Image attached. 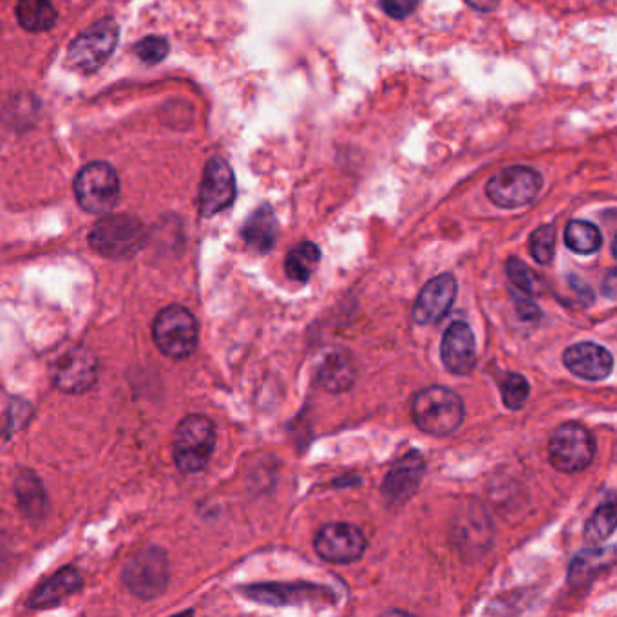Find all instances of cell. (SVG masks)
Returning <instances> with one entry per match:
<instances>
[{"label": "cell", "mask_w": 617, "mask_h": 617, "mask_svg": "<svg viewBox=\"0 0 617 617\" xmlns=\"http://www.w3.org/2000/svg\"><path fill=\"white\" fill-rule=\"evenodd\" d=\"M411 415L424 433L447 437L462 426L466 408L455 391L444 386H429L413 397Z\"/></svg>", "instance_id": "1"}, {"label": "cell", "mask_w": 617, "mask_h": 617, "mask_svg": "<svg viewBox=\"0 0 617 617\" xmlns=\"http://www.w3.org/2000/svg\"><path fill=\"white\" fill-rule=\"evenodd\" d=\"M216 447V428L212 420L203 415H189L183 418L172 442L174 462L181 473L194 475L209 464Z\"/></svg>", "instance_id": "2"}, {"label": "cell", "mask_w": 617, "mask_h": 617, "mask_svg": "<svg viewBox=\"0 0 617 617\" xmlns=\"http://www.w3.org/2000/svg\"><path fill=\"white\" fill-rule=\"evenodd\" d=\"M147 232L142 221L129 214L107 216L96 223L89 234V245L102 257L127 259L142 250Z\"/></svg>", "instance_id": "3"}, {"label": "cell", "mask_w": 617, "mask_h": 617, "mask_svg": "<svg viewBox=\"0 0 617 617\" xmlns=\"http://www.w3.org/2000/svg\"><path fill=\"white\" fill-rule=\"evenodd\" d=\"M158 350L171 359H187L198 348L200 328L190 310L180 304L163 308L152 324Z\"/></svg>", "instance_id": "4"}, {"label": "cell", "mask_w": 617, "mask_h": 617, "mask_svg": "<svg viewBox=\"0 0 617 617\" xmlns=\"http://www.w3.org/2000/svg\"><path fill=\"white\" fill-rule=\"evenodd\" d=\"M78 205L89 214H107L120 200V180L113 165L93 162L78 172L75 180Z\"/></svg>", "instance_id": "5"}, {"label": "cell", "mask_w": 617, "mask_h": 617, "mask_svg": "<svg viewBox=\"0 0 617 617\" xmlns=\"http://www.w3.org/2000/svg\"><path fill=\"white\" fill-rule=\"evenodd\" d=\"M594 455L596 440L585 426L567 422L552 433L549 458L561 473H580L592 464Z\"/></svg>", "instance_id": "6"}, {"label": "cell", "mask_w": 617, "mask_h": 617, "mask_svg": "<svg viewBox=\"0 0 617 617\" xmlns=\"http://www.w3.org/2000/svg\"><path fill=\"white\" fill-rule=\"evenodd\" d=\"M118 44V24L104 19L80 33L69 48L71 66L82 73H95L113 55Z\"/></svg>", "instance_id": "7"}, {"label": "cell", "mask_w": 617, "mask_h": 617, "mask_svg": "<svg viewBox=\"0 0 617 617\" xmlns=\"http://www.w3.org/2000/svg\"><path fill=\"white\" fill-rule=\"evenodd\" d=\"M542 185L540 172L516 165L491 178L487 183V196L502 209H518L529 205L540 194Z\"/></svg>", "instance_id": "8"}, {"label": "cell", "mask_w": 617, "mask_h": 617, "mask_svg": "<svg viewBox=\"0 0 617 617\" xmlns=\"http://www.w3.org/2000/svg\"><path fill=\"white\" fill-rule=\"evenodd\" d=\"M124 581L138 598L160 596L169 583V563L165 552L156 547L138 552L125 565Z\"/></svg>", "instance_id": "9"}, {"label": "cell", "mask_w": 617, "mask_h": 617, "mask_svg": "<svg viewBox=\"0 0 617 617\" xmlns=\"http://www.w3.org/2000/svg\"><path fill=\"white\" fill-rule=\"evenodd\" d=\"M314 547L328 563H353L366 551V536L350 523H328L317 532Z\"/></svg>", "instance_id": "10"}, {"label": "cell", "mask_w": 617, "mask_h": 617, "mask_svg": "<svg viewBox=\"0 0 617 617\" xmlns=\"http://www.w3.org/2000/svg\"><path fill=\"white\" fill-rule=\"evenodd\" d=\"M236 198V180L234 172L223 158H212L205 171L200 187V214L205 218L216 216L221 210L228 209Z\"/></svg>", "instance_id": "11"}, {"label": "cell", "mask_w": 617, "mask_h": 617, "mask_svg": "<svg viewBox=\"0 0 617 617\" xmlns=\"http://www.w3.org/2000/svg\"><path fill=\"white\" fill-rule=\"evenodd\" d=\"M98 379V361L86 348H73L60 355L53 366V382L58 390L78 395L91 390Z\"/></svg>", "instance_id": "12"}, {"label": "cell", "mask_w": 617, "mask_h": 617, "mask_svg": "<svg viewBox=\"0 0 617 617\" xmlns=\"http://www.w3.org/2000/svg\"><path fill=\"white\" fill-rule=\"evenodd\" d=\"M456 292L458 285L451 274H442L431 279L418 294L417 303L413 308L415 323L422 326L440 323L455 303Z\"/></svg>", "instance_id": "13"}, {"label": "cell", "mask_w": 617, "mask_h": 617, "mask_svg": "<svg viewBox=\"0 0 617 617\" xmlns=\"http://www.w3.org/2000/svg\"><path fill=\"white\" fill-rule=\"evenodd\" d=\"M426 475V462L418 451L402 456L382 482V496L390 504H404L417 493L418 485Z\"/></svg>", "instance_id": "14"}, {"label": "cell", "mask_w": 617, "mask_h": 617, "mask_svg": "<svg viewBox=\"0 0 617 617\" xmlns=\"http://www.w3.org/2000/svg\"><path fill=\"white\" fill-rule=\"evenodd\" d=\"M442 362L456 375H469L476 366L475 333L464 321H456L442 337Z\"/></svg>", "instance_id": "15"}, {"label": "cell", "mask_w": 617, "mask_h": 617, "mask_svg": "<svg viewBox=\"0 0 617 617\" xmlns=\"http://www.w3.org/2000/svg\"><path fill=\"white\" fill-rule=\"evenodd\" d=\"M563 364L580 379L603 380L614 370V357L596 342H578L565 350Z\"/></svg>", "instance_id": "16"}, {"label": "cell", "mask_w": 617, "mask_h": 617, "mask_svg": "<svg viewBox=\"0 0 617 617\" xmlns=\"http://www.w3.org/2000/svg\"><path fill=\"white\" fill-rule=\"evenodd\" d=\"M82 576L78 570L73 567L58 570L53 578H49L44 585H40L35 594L29 598V607L31 608H46L58 605L60 601L69 598L71 594H75L82 589Z\"/></svg>", "instance_id": "17"}, {"label": "cell", "mask_w": 617, "mask_h": 617, "mask_svg": "<svg viewBox=\"0 0 617 617\" xmlns=\"http://www.w3.org/2000/svg\"><path fill=\"white\" fill-rule=\"evenodd\" d=\"M355 379H357L355 362L344 352L326 355L321 368L317 371V382L321 384V388L332 393L350 390Z\"/></svg>", "instance_id": "18"}, {"label": "cell", "mask_w": 617, "mask_h": 617, "mask_svg": "<svg viewBox=\"0 0 617 617\" xmlns=\"http://www.w3.org/2000/svg\"><path fill=\"white\" fill-rule=\"evenodd\" d=\"M241 234L248 247L256 250L257 254L270 252L277 241V219L274 210L263 205L256 212H252Z\"/></svg>", "instance_id": "19"}, {"label": "cell", "mask_w": 617, "mask_h": 617, "mask_svg": "<svg viewBox=\"0 0 617 617\" xmlns=\"http://www.w3.org/2000/svg\"><path fill=\"white\" fill-rule=\"evenodd\" d=\"M17 19L26 31L42 33L55 28L58 15L49 0H20L17 4Z\"/></svg>", "instance_id": "20"}, {"label": "cell", "mask_w": 617, "mask_h": 617, "mask_svg": "<svg viewBox=\"0 0 617 617\" xmlns=\"http://www.w3.org/2000/svg\"><path fill=\"white\" fill-rule=\"evenodd\" d=\"M321 261V250L310 241H304L299 247L290 250L286 257L285 272L288 279L295 283H308L314 276L315 268Z\"/></svg>", "instance_id": "21"}, {"label": "cell", "mask_w": 617, "mask_h": 617, "mask_svg": "<svg viewBox=\"0 0 617 617\" xmlns=\"http://www.w3.org/2000/svg\"><path fill=\"white\" fill-rule=\"evenodd\" d=\"M565 243L572 252L590 256L596 254L603 245V236L596 225H592L589 221L574 219L565 228Z\"/></svg>", "instance_id": "22"}, {"label": "cell", "mask_w": 617, "mask_h": 617, "mask_svg": "<svg viewBox=\"0 0 617 617\" xmlns=\"http://www.w3.org/2000/svg\"><path fill=\"white\" fill-rule=\"evenodd\" d=\"M614 549H596V551L581 552L576 560L570 565L569 581L572 585H585L601 567H605L607 561L614 560V554L608 552Z\"/></svg>", "instance_id": "23"}, {"label": "cell", "mask_w": 617, "mask_h": 617, "mask_svg": "<svg viewBox=\"0 0 617 617\" xmlns=\"http://www.w3.org/2000/svg\"><path fill=\"white\" fill-rule=\"evenodd\" d=\"M616 531V504L610 500L590 516L585 525V540L592 545L607 542Z\"/></svg>", "instance_id": "24"}, {"label": "cell", "mask_w": 617, "mask_h": 617, "mask_svg": "<svg viewBox=\"0 0 617 617\" xmlns=\"http://www.w3.org/2000/svg\"><path fill=\"white\" fill-rule=\"evenodd\" d=\"M531 256L540 265H549L556 252V230L551 225L536 228L529 239Z\"/></svg>", "instance_id": "25"}, {"label": "cell", "mask_w": 617, "mask_h": 617, "mask_svg": "<svg viewBox=\"0 0 617 617\" xmlns=\"http://www.w3.org/2000/svg\"><path fill=\"white\" fill-rule=\"evenodd\" d=\"M500 391H502L505 406L516 411V409H522L529 399L531 384L520 373H509L502 382Z\"/></svg>", "instance_id": "26"}, {"label": "cell", "mask_w": 617, "mask_h": 617, "mask_svg": "<svg viewBox=\"0 0 617 617\" xmlns=\"http://www.w3.org/2000/svg\"><path fill=\"white\" fill-rule=\"evenodd\" d=\"M20 504L26 509V513L38 514L44 509V491L35 475H24L17 482Z\"/></svg>", "instance_id": "27"}, {"label": "cell", "mask_w": 617, "mask_h": 617, "mask_svg": "<svg viewBox=\"0 0 617 617\" xmlns=\"http://www.w3.org/2000/svg\"><path fill=\"white\" fill-rule=\"evenodd\" d=\"M134 55L145 64H158L169 55V42L162 37H147L134 46Z\"/></svg>", "instance_id": "28"}, {"label": "cell", "mask_w": 617, "mask_h": 617, "mask_svg": "<svg viewBox=\"0 0 617 617\" xmlns=\"http://www.w3.org/2000/svg\"><path fill=\"white\" fill-rule=\"evenodd\" d=\"M507 276L511 279V283L523 294L532 295L536 292L534 274L529 270V266L525 265L520 259L511 257L507 261Z\"/></svg>", "instance_id": "29"}, {"label": "cell", "mask_w": 617, "mask_h": 617, "mask_svg": "<svg viewBox=\"0 0 617 617\" xmlns=\"http://www.w3.org/2000/svg\"><path fill=\"white\" fill-rule=\"evenodd\" d=\"M380 6L393 19H406L417 10L418 0H380Z\"/></svg>", "instance_id": "30"}, {"label": "cell", "mask_w": 617, "mask_h": 617, "mask_svg": "<svg viewBox=\"0 0 617 617\" xmlns=\"http://www.w3.org/2000/svg\"><path fill=\"white\" fill-rule=\"evenodd\" d=\"M466 2L478 11H493L500 4V0H466Z\"/></svg>", "instance_id": "31"}]
</instances>
